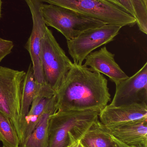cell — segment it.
Here are the masks:
<instances>
[{"mask_svg":"<svg viewBox=\"0 0 147 147\" xmlns=\"http://www.w3.org/2000/svg\"><path fill=\"white\" fill-rule=\"evenodd\" d=\"M77 147H84L82 145V143L80 142V141L78 143L77 145Z\"/></svg>","mask_w":147,"mask_h":147,"instance_id":"23","label":"cell"},{"mask_svg":"<svg viewBox=\"0 0 147 147\" xmlns=\"http://www.w3.org/2000/svg\"><path fill=\"white\" fill-rule=\"evenodd\" d=\"M2 3V0H0V19L1 17Z\"/></svg>","mask_w":147,"mask_h":147,"instance_id":"22","label":"cell"},{"mask_svg":"<svg viewBox=\"0 0 147 147\" xmlns=\"http://www.w3.org/2000/svg\"><path fill=\"white\" fill-rule=\"evenodd\" d=\"M122 9L135 17L134 10L131 0H106Z\"/></svg>","mask_w":147,"mask_h":147,"instance_id":"20","label":"cell"},{"mask_svg":"<svg viewBox=\"0 0 147 147\" xmlns=\"http://www.w3.org/2000/svg\"><path fill=\"white\" fill-rule=\"evenodd\" d=\"M80 142L84 147H121V142L106 130L99 119L92 124Z\"/></svg>","mask_w":147,"mask_h":147,"instance_id":"15","label":"cell"},{"mask_svg":"<svg viewBox=\"0 0 147 147\" xmlns=\"http://www.w3.org/2000/svg\"><path fill=\"white\" fill-rule=\"evenodd\" d=\"M25 1L29 7L33 22L32 32L25 48L29 53L31 57L35 80L41 84H46L40 61L41 41L48 28L41 14V7L43 2L41 0Z\"/></svg>","mask_w":147,"mask_h":147,"instance_id":"8","label":"cell"},{"mask_svg":"<svg viewBox=\"0 0 147 147\" xmlns=\"http://www.w3.org/2000/svg\"><path fill=\"white\" fill-rule=\"evenodd\" d=\"M100 122L112 126L147 118V104H133L115 106L107 105L99 113Z\"/></svg>","mask_w":147,"mask_h":147,"instance_id":"10","label":"cell"},{"mask_svg":"<svg viewBox=\"0 0 147 147\" xmlns=\"http://www.w3.org/2000/svg\"><path fill=\"white\" fill-rule=\"evenodd\" d=\"M26 72L0 66V112L13 123L20 134V113L23 82Z\"/></svg>","mask_w":147,"mask_h":147,"instance_id":"6","label":"cell"},{"mask_svg":"<svg viewBox=\"0 0 147 147\" xmlns=\"http://www.w3.org/2000/svg\"><path fill=\"white\" fill-rule=\"evenodd\" d=\"M57 111L54 95L50 98L35 128L25 143L20 147H48L49 119Z\"/></svg>","mask_w":147,"mask_h":147,"instance_id":"14","label":"cell"},{"mask_svg":"<svg viewBox=\"0 0 147 147\" xmlns=\"http://www.w3.org/2000/svg\"><path fill=\"white\" fill-rule=\"evenodd\" d=\"M3 147H5V146H3Z\"/></svg>","mask_w":147,"mask_h":147,"instance_id":"26","label":"cell"},{"mask_svg":"<svg viewBox=\"0 0 147 147\" xmlns=\"http://www.w3.org/2000/svg\"><path fill=\"white\" fill-rule=\"evenodd\" d=\"M115 54L109 51L106 47L91 52L85 58L84 66L107 75L116 85L128 78L114 59Z\"/></svg>","mask_w":147,"mask_h":147,"instance_id":"12","label":"cell"},{"mask_svg":"<svg viewBox=\"0 0 147 147\" xmlns=\"http://www.w3.org/2000/svg\"><path fill=\"white\" fill-rule=\"evenodd\" d=\"M133 104H147V63L133 76L116 85L110 105L115 106Z\"/></svg>","mask_w":147,"mask_h":147,"instance_id":"9","label":"cell"},{"mask_svg":"<svg viewBox=\"0 0 147 147\" xmlns=\"http://www.w3.org/2000/svg\"><path fill=\"white\" fill-rule=\"evenodd\" d=\"M104 127L111 135L129 146L147 147V118Z\"/></svg>","mask_w":147,"mask_h":147,"instance_id":"13","label":"cell"},{"mask_svg":"<svg viewBox=\"0 0 147 147\" xmlns=\"http://www.w3.org/2000/svg\"><path fill=\"white\" fill-rule=\"evenodd\" d=\"M99 113L95 111H58L50 117L48 147H67L79 141L95 121Z\"/></svg>","mask_w":147,"mask_h":147,"instance_id":"2","label":"cell"},{"mask_svg":"<svg viewBox=\"0 0 147 147\" xmlns=\"http://www.w3.org/2000/svg\"><path fill=\"white\" fill-rule=\"evenodd\" d=\"M79 141L75 142H73V143L70 144L67 147H77V145Z\"/></svg>","mask_w":147,"mask_h":147,"instance_id":"21","label":"cell"},{"mask_svg":"<svg viewBox=\"0 0 147 147\" xmlns=\"http://www.w3.org/2000/svg\"><path fill=\"white\" fill-rule=\"evenodd\" d=\"M51 98L37 97L33 101L21 129L19 136L20 146L25 143L35 128Z\"/></svg>","mask_w":147,"mask_h":147,"instance_id":"16","label":"cell"},{"mask_svg":"<svg viewBox=\"0 0 147 147\" xmlns=\"http://www.w3.org/2000/svg\"><path fill=\"white\" fill-rule=\"evenodd\" d=\"M54 94V91L48 85L39 83L35 80L31 63L26 72L22 87L20 113V133L33 100L37 97L51 98Z\"/></svg>","mask_w":147,"mask_h":147,"instance_id":"11","label":"cell"},{"mask_svg":"<svg viewBox=\"0 0 147 147\" xmlns=\"http://www.w3.org/2000/svg\"><path fill=\"white\" fill-rule=\"evenodd\" d=\"M64 7L99 20L106 24L123 27L136 24L135 18L106 0H41Z\"/></svg>","mask_w":147,"mask_h":147,"instance_id":"4","label":"cell"},{"mask_svg":"<svg viewBox=\"0 0 147 147\" xmlns=\"http://www.w3.org/2000/svg\"><path fill=\"white\" fill-rule=\"evenodd\" d=\"M41 13L46 26L57 29L67 40L76 38L88 29L106 24L99 20L54 4L43 3Z\"/></svg>","mask_w":147,"mask_h":147,"instance_id":"3","label":"cell"},{"mask_svg":"<svg viewBox=\"0 0 147 147\" xmlns=\"http://www.w3.org/2000/svg\"><path fill=\"white\" fill-rule=\"evenodd\" d=\"M0 141L7 147H19L17 132L9 118L0 112Z\"/></svg>","mask_w":147,"mask_h":147,"instance_id":"17","label":"cell"},{"mask_svg":"<svg viewBox=\"0 0 147 147\" xmlns=\"http://www.w3.org/2000/svg\"><path fill=\"white\" fill-rule=\"evenodd\" d=\"M40 61L46 83L55 92L73 63L48 28L41 41Z\"/></svg>","mask_w":147,"mask_h":147,"instance_id":"5","label":"cell"},{"mask_svg":"<svg viewBox=\"0 0 147 147\" xmlns=\"http://www.w3.org/2000/svg\"><path fill=\"white\" fill-rule=\"evenodd\" d=\"M54 96L58 111H95L99 114L111 100L108 80L103 75L75 63Z\"/></svg>","mask_w":147,"mask_h":147,"instance_id":"1","label":"cell"},{"mask_svg":"<svg viewBox=\"0 0 147 147\" xmlns=\"http://www.w3.org/2000/svg\"><path fill=\"white\" fill-rule=\"evenodd\" d=\"M14 47L13 41L0 38V62L11 53Z\"/></svg>","mask_w":147,"mask_h":147,"instance_id":"19","label":"cell"},{"mask_svg":"<svg viewBox=\"0 0 147 147\" xmlns=\"http://www.w3.org/2000/svg\"><path fill=\"white\" fill-rule=\"evenodd\" d=\"M121 27L110 24L91 28L76 38L67 40L68 52L74 63L82 65L86 57L94 50L112 41Z\"/></svg>","mask_w":147,"mask_h":147,"instance_id":"7","label":"cell"},{"mask_svg":"<svg viewBox=\"0 0 147 147\" xmlns=\"http://www.w3.org/2000/svg\"><path fill=\"white\" fill-rule=\"evenodd\" d=\"M128 147H129V146H128Z\"/></svg>","mask_w":147,"mask_h":147,"instance_id":"27","label":"cell"},{"mask_svg":"<svg viewBox=\"0 0 147 147\" xmlns=\"http://www.w3.org/2000/svg\"><path fill=\"white\" fill-rule=\"evenodd\" d=\"M139 29L147 34V0H131Z\"/></svg>","mask_w":147,"mask_h":147,"instance_id":"18","label":"cell"},{"mask_svg":"<svg viewBox=\"0 0 147 147\" xmlns=\"http://www.w3.org/2000/svg\"><path fill=\"white\" fill-rule=\"evenodd\" d=\"M121 147H128V146H127L126 144H124V143H122L121 142Z\"/></svg>","mask_w":147,"mask_h":147,"instance_id":"24","label":"cell"},{"mask_svg":"<svg viewBox=\"0 0 147 147\" xmlns=\"http://www.w3.org/2000/svg\"><path fill=\"white\" fill-rule=\"evenodd\" d=\"M129 147H135V146H129Z\"/></svg>","mask_w":147,"mask_h":147,"instance_id":"25","label":"cell"}]
</instances>
